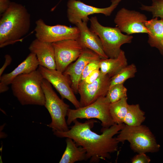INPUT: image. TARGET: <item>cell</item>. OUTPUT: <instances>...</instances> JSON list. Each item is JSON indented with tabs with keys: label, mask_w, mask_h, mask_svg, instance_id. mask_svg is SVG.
Instances as JSON below:
<instances>
[{
	"label": "cell",
	"mask_w": 163,
	"mask_h": 163,
	"mask_svg": "<svg viewBox=\"0 0 163 163\" xmlns=\"http://www.w3.org/2000/svg\"><path fill=\"white\" fill-rule=\"evenodd\" d=\"M116 138L119 142L128 141L131 149L138 153L156 152L160 149L155 136L145 125L131 126L125 124Z\"/></svg>",
	"instance_id": "obj_4"
},
{
	"label": "cell",
	"mask_w": 163,
	"mask_h": 163,
	"mask_svg": "<svg viewBox=\"0 0 163 163\" xmlns=\"http://www.w3.org/2000/svg\"><path fill=\"white\" fill-rule=\"evenodd\" d=\"M37 69L43 78L47 80L55 88L62 99L68 100L76 109L81 107L79 101L71 86L69 79L63 73L56 69H50L40 66Z\"/></svg>",
	"instance_id": "obj_12"
},
{
	"label": "cell",
	"mask_w": 163,
	"mask_h": 163,
	"mask_svg": "<svg viewBox=\"0 0 163 163\" xmlns=\"http://www.w3.org/2000/svg\"><path fill=\"white\" fill-rule=\"evenodd\" d=\"M101 73L100 69H96L90 74L84 80L80 82L86 84H91L98 78Z\"/></svg>",
	"instance_id": "obj_27"
},
{
	"label": "cell",
	"mask_w": 163,
	"mask_h": 163,
	"mask_svg": "<svg viewBox=\"0 0 163 163\" xmlns=\"http://www.w3.org/2000/svg\"><path fill=\"white\" fill-rule=\"evenodd\" d=\"M87 23L81 21L75 25L80 31L79 36L77 40L84 47L97 53L101 59L108 58L104 51L100 38L88 27Z\"/></svg>",
	"instance_id": "obj_17"
},
{
	"label": "cell",
	"mask_w": 163,
	"mask_h": 163,
	"mask_svg": "<svg viewBox=\"0 0 163 163\" xmlns=\"http://www.w3.org/2000/svg\"><path fill=\"white\" fill-rule=\"evenodd\" d=\"M45 97L44 106L49 112L51 118V123L48 126L53 132H65L69 129L66 117L69 106L62 99L59 98L53 90L51 84L43 78L41 84Z\"/></svg>",
	"instance_id": "obj_7"
},
{
	"label": "cell",
	"mask_w": 163,
	"mask_h": 163,
	"mask_svg": "<svg viewBox=\"0 0 163 163\" xmlns=\"http://www.w3.org/2000/svg\"><path fill=\"white\" fill-rule=\"evenodd\" d=\"M110 104L105 96L86 106L74 109L69 108L66 115L67 124L69 125L78 119H97L101 122V132L115 124L110 111Z\"/></svg>",
	"instance_id": "obj_6"
},
{
	"label": "cell",
	"mask_w": 163,
	"mask_h": 163,
	"mask_svg": "<svg viewBox=\"0 0 163 163\" xmlns=\"http://www.w3.org/2000/svg\"><path fill=\"white\" fill-rule=\"evenodd\" d=\"M147 19L143 14L123 8L117 12L114 21L116 27L127 34L140 33L148 34L145 26Z\"/></svg>",
	"instance_id": "obj_11"
},
{
	"label": "cell",
	"mask_w": 163,
	"mask_h": 163,
	"mask_svg": "<svg viewBox=\"0 0 163 163\" xmlns=\"http://www.w3.org/2000/svg\"><path fill=\"white\" fill-rule=\"evenodd\" d=\"M35 24L36 38L42 41L53 43L67 39L77 40L79 36L80 31L77 26L60 24L50 26L40 18L36 21Z\"/></svg>",
	"instance_id": "obj_8"
},
{
	"label": "cell",
	"mask_w": 163,
	"mask_h": 163,
	"mask_svg": "<svg viewBox=\"0 0 163 163\" xmlns=\"http://www.w3.org/2000/svg\"><path fill=\"white\" fill-rule=\"evenodd\" d=\"M28 48L30 53L36 55L39 66L50 69H56L52 43L42 41L36 38L32 42Z\"/></svg>",
	"instance_id": "obj_16"
},
{
	"label": "cell",
	"mask_w": 163,
	"mask_h": 163,
	"mask_svg": "<svg viewBox=\"0 0 163 163\" xmlns=\"http://www.w3.org/2000/svg\"><path fill=\"white\" fill-rule=\"evenodd\" d=\"M151 161L150 157L145 153H138L131 159L132 163H149Z\"/></svg>",
	"instance_id": "obj_28"
},
{
	"label": "cell",
	"mask_w": 163,
	"mask_h": 163,
	"mask_svg": "<svg viewBox=\"0 0 163 163\" xmlns=\"http://www.w3.org/2000/svg\"><path fill=\"white\" fill-rule=\"evenodd\" d=\"M11 2L9 0H0V13L2 14L9 7Z\"/></svg>",
	"instance_id": "obj_30"
},
{
	"label": "cell",
	"mask_w": 163,
	"mask_h": 163,
	"mask_svg": "<svg viewBox=\"0 0 163 163\" xmlns=\"http://www.w3.org/2000/svg\"><path fill=\"white\" fill-rule=\"evenodd\" d=\"M43 79L38 69L17 76L11 84L13 94L22 105L44 106L45 97L41 86Z\"/></svg>",
	"instance_id": "obj_3"
},
{
	"label": "cell",
	"mask_w": 163,
	"mask_h": 163,
	"mask_svg": "<svg viewBox=\"0 0 163 163\" xmlns=\"http://www.w3.org/2000/svg\"><path fill=\"white\" fill-rule=\"evenodd\" d=\"M128 65L125 52L122 50L116 58L101 59L100 69L101 73L111 78Z\"/></svg>",
	"instance_id": "obj_19"
},
{
	"label": "cell",
	"mask_w": 163,
	"mask_h": 163,
	"mask_svg": "<svg viewBox=\"0 0 163 163\" xmlns=\"http://www.w3.org/2000/svg\"><path fill=\"white\" fill-rule=\"evenodd\" d=\"M101 59L92 61L86 65L83 71L80 81L84 80L94 70L100 69V61Z\"/></svg>",
	"instance_id": "obj_26"
},
{
	"label": "cell",
	"mask_w": 163,
	"mask_h": 163,
	"mask_svg": "<svg viewBox=\"0 0 163 163\" xmlns=\"http://www.w3.org/2000/svg\"><path fill=\"white\" fill-rule=\"evenodd\" d=\"M101 59L97 53L85 48L75 62L69 65L63 73L69 79L71 86L75 93H78V85L85 66L90 62Z\"/></svg>",
	"instance_id": "obj_14"
},
{
	"label": "cell",
	"mask_w": 163,
	"mask_h": 163,
	"mask_svg": "<svg viewBox=\"0 0 163 163\" xmlns=\"http://www.w3.org/2000/svg\"><path fill=\"white\" fill-rule=\"evenodd\" d=\"M5 62L0 69V77L2 75V73L7 67L10 64L12 60L11 56L9 54H6L5 56Z\"/></svg>",
	"instance_id": "obj_29"
},
{
	"label": "cell",
	"mask_w": 163,
	"mask_h": 163,
	"mask_svg": "<svg viewBox=\"0 0 163 163\" xmlns=\"http://www.w3.org/2000/svg\"><path fill=\"white\" fill-rule=\"evenodd\" d=\"M122 0H111V5L105 8H99L86 4L80 0H69L67 3V15L69 21L76 25L81 21L88 22V16L102 14L110 16Z\"/></svg>",
	"instance_id": "obj_9"
},
{
	"label": "cell",
	"mask_w": 163,
	"mask_h": 163,
	"mask_svg": "<svg viewBox=\"0 0 163 163\" xmlns=\"http://www.w3.org/2000/svg\"><path fill=\"white\" fill-rule=\"evenodd\" d=\"M97 122L93 119L84 123L76 119L67 131H55L53 134L59 138H71L77 146L85 150L87 160H89L90 163H98L101 159L110 158V153L117 151L119 142L113 136L119 133L125 124H115L98 134L91 130Z\"/></svg>",
	"instance_id": "obj_1"
},
{
	"label": "cell",
	"mask_w": 163,
	"mask_h": 163,
	"mask_svg": "<svg viewBox=\"0 0 163 163\" xmlns=\"http://www.w3.org/2000/svg\"><path fill=\"white\" fill-rule=\"evenodd\" d=\"M161 46L162 48H163V39L161 41Z\"/></svg>",
	"instance_id": "obj_31"
},
{
	"label": "cell",
	"mask_w": 163,
	"mask_h": 163,
	"mask_svg": "<svg viewBox=\"0 0 163 163\" xmlns=\"http://www.w3.org/2000/svg\"><path fill=\"white\" fill-rule=\"evenodd\" d=\"M56 69L63 73L67 68L80 56L85 48L77 40L69 39L52 43Z\"/></svg>",
	"instance_id": "obj_10"
},
{
	"label": "cell",
	"mask_w": 163,
	"mask_h": 163,
	"mask_svg": "<svg viewBox=\"0 0 163 163\" xmlns=\"http://www.w3.org/2000/svg\"><path fill=\"white\" fill-rule=\"evenodd\" d=\"M151 5L142 4L140 9L143 11L150 12L152 15L153 18L159 17L163 19V0H152Z\"/></svg>",
	"instance_id": "obj_25"
},
{
	"label": "cell",
	"mask_w": 163,
	"mask_h": 163,
	"mask_svg": "<svg viewBox=\"0 0 163 163\" xmlns=\"http://www.w3.org/2000/svg\"><path fill=\"white\" fill-rule=\"evenodd\" d=\"M137 72L134 64L128 65L111 78L109 88L116 84L124 83L127 80L134 77Z\"/></svg>",
	"instance_id": "obj_23"
},
{
	"label": "cell",
	"mask_w": 163,
	"mask_h": 163,
	"mask_svg": "<svg viewBox=\"0 0 163 163\" xmlns=\"http://www.w3.org/2000/svg\"><path fill=\"white\" fill-rule=\"evenodd\" d=\"M127 91L123 83L116 84L109 88L106 97L110 104L113 103L127 97Z\"/></svg>",
	"instance_id": "obj_24"
},
{
	"label": "cell",
	"mask_w": 163,
	"mask_h": 163,
	"mask_svg": "<svg viewBox=\"0 0 163 163\" xmlns=\"http://www.w3.org/2000/svg\"><path fill=\"white\" fill-rule=\"evenodd\" d=\"M127 100V97H124L116 102L110 104V111L115 124L123 123L129 105Z\"/></svg>",
	"instance_id": "obj_22"
},
{
	"label": "cell",
	"mask_w": 163,
	"mask_h": 163,
	"mask_svg": "<svg viewBox=\"0 0 163 163\" xmlns=\"http://www.w3.org/2000/svg\"><path fill=\"white\" fill-rule=\"evenodd\" d=\"M65 150L59 161L60 163H74L87 160L86 152L82 147L77 145L71 138H66Z\"/></svg>",
	"instance_id": "obj_20"
},
{
	"label": "cell",
	"mask_w": 163,
	"mask_h": 163,
	"mask_svg": "<svg viewBox=\"0 0 163 163\" xmlns=\"http://www.w3.org/2000/svg\"><path fill=\"white\" fill-rule=\"evenodd\" d=\"M89 21L90 29L100 38L104 51L108 58L117 57L122 50V45L131 42L133 36L123 34L117 27L103 26L96 16L91 17Z\"/></svg>",
	"instance_id": "obj_5"
},
{
	"label": "cell",
	"mask_w": 163,
	"mask_h": 163,
	"mask_svg": "<svg viewBox=\"0 0 163 163\" xmlns=\"http://www.w3.org/2000/svg\"><path fill=\"white\" fill-rule=\"evenodd\" d=\"M31 24L30 13L22 5L11 2L0 20V47L13 44L29 32Z\"/></svg>",
	"instance_id": "obj_2"
},
{
	"label": "cell",
	"mask_w": 163,
	"mask_h": 163,
	"mask_svg": "<svg viewBox=\"0 0 163 163\" xmlns=\"http://www.w3.org/2000/svg\"><path fill=\"white\" fill-rule=\"evenodd\" d=\"M145 26L149 32L148 43L151 46L157 48L163 55V48L161 44L163 39V19L153 18L147 20Z\"/></svg>",
	"instance_id": "obj_18"
},
{
	"label": "cell",
	"mask_w": 163,
	"mask_h": 163,
	"mask_svg": "<svg viewBox=\"0 0 163 163\" xmlns=\"http://www.w3.org/2000/svg\"><path fill=\"white\" fill-rule=\"evenodd\" d=\"M145 119V113L139 104L128 105L123 123L129 126H138L142 125Z\"/></svg>",
	"instance_id": "obj_21"
},
{
	"label": "cell",
	"mask_w": 163,
	"mask_h": 163,
	"mask_svg": "<svg viewBox=\"0 0 163 163\" xmlns=\"http://www.w3.org/2000/svg\"><path fill=\"white\" fill-rule=\"evenodd\" d=\"M111 78L101 73L93 83L86 84L81 82L78 86V93L80 96L81 107L91 104L99 98L105 97L109 89Z\"/></svg>",
	"instance_id": "obj_13"
},
{
	"label": "cell",
	"mask_w": 163,
	"mask_h": 163,
	"mask_svg": "<svg viewBox=\"0 0 163 163\" xmlns=\"http://www.w3.org/2000/svg\"><path fill=\"white\" fill-rule=\"evenodd\" d=\"M39 66L36 55L30 53L26 58L12 71L0 77V90L2 92L7 91L9 89L8 85L11 84L17 76L36 71Z\"/></svg>",
	"instance_id": "obj_15"
}]
</instances>
